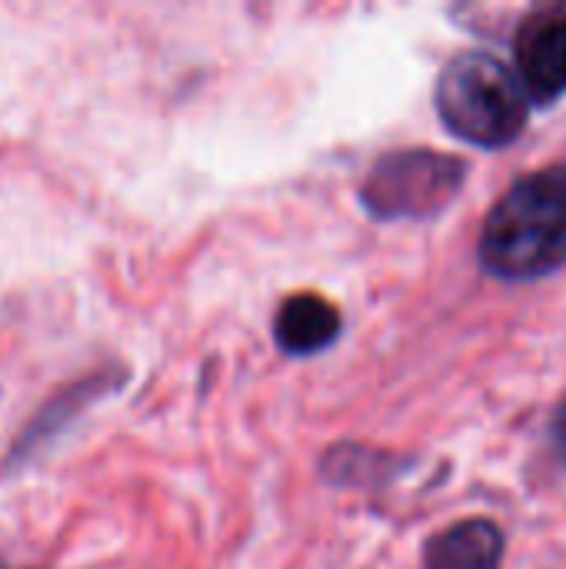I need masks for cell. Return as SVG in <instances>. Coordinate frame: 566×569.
<instances>
[{"label": "cell", "instance_id": "3957f363", "mask_svg": "<svg viewBox=\"0 0 566 569\" xmlns=\"http://www.w3.org/2000/svg\"><path fill=\"white\" fill-rule=\"evenodd\" d=\"M467 167L440 150H397L380 157L360 183V203L380 220H420L440 213L464 187Z\"/></svg>", "mask_w": 566, "mask_h": 569}, {"label": "cell", "instance_id": "277c9868", "mask_svg": "<svg viewBox=\"0 0 566 569\" xmlns=\"http://www.w3.org/2000/svg\"><path fill=\"white\" fill-rule=\"evenodd\" d=\"M517 77L537 107H550L566 93V3L537 7L517 30Z\"/></svg>", "mask_w": 566, "mask_h": 569}, {"label": "cell", "instance_id": "5b68a950", "mask_svg": "<svg viewBox=\"0 0 566 569\" xmlns=\"http://www.w3.org/2000/svg\"><path fill=\"white\" fill-rule=\"evenodd\" d=\"M344 330L340 310L320 293H294L280 303L274 320V340L290 357H310L327 350Z\"/></svg>", "mask_w": 566, "mask_h": 569}, {"label": "cell", "instance_id": "52a82bcc", "mask_svg": "<svg viewBox=\"0 0 566 569\" xmlns=\"http://www.w3.org/2000/svg\"><path fill=\"white\" fill-rule=\"evenodd\" d=\"M550 440H554L557 453L564 457V463H566V397L557 403V410H554V420H550Z\"/></svg>", "mask_w": 566, "mask_h": 569}, {"label": "cell", "instance_id": "6da1fadb", "mask_svg": "<svg viewBox=\"0 0 566 569\" xmlns=\"http://www.w3.org/2000/svg\"><path fill=\"white\" fill-rule=\"evenodd\" d=\"M480 267L500 280H537L566 263V160L520 177L480 230Z\"/></svg>", "mask_w": 566, "mask_h": 569}, {"label": "cell", "instance_id": "8992f818", "mask_svg": "<svg viewBox=\"0 0 566 569\" xmlns=\"http://www.w3.org/2000/svg\"><path fill=\"white\" fill-rule=\"evenodd\" d=\"M507 550L504 530L494 520L474 517L460 520L447 530H440L427 550L424 567L427 569H500Z\"/></svg>", "mask_w": 566, "mask_h": 569}, {"label": "cell", "instance_id": "7a4b0ae2", "mask_svg": "<svg viewBox=\"0 0 566 569\" xmlns=\"http://www.w3.org/2000/svg\"><path fill=\"white\" fill-rule=\"evenodd\" d=\"M444 127L470 147L500 150L514 143L530 117V97L500 57L484 50L457 53L437 80Z\"/></svg>", "mask_w": 566, "mask_h": 569}, {"label": "cell", "instance_id": "ba28073f", "mask_svg": "<svg viewBox=\"0 0 566 569\" xmlns=\"http://www.w3.org/2000/svg\"><path fill=\"white\" fill-rule=\"evenodd\" d=\"M0 569H7V563H3V560H0Z\"/></svg>", "mask_w": 566, "mask_h": 569}]
</instances>
